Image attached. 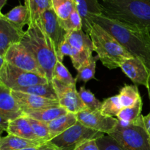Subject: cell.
<instances>
[{
	"mask_svg": "<svg viewBox=\"0 0 150 150\" xmlns=\"http://www.w3.org/2000/svg\"><path fill=\"white\" fill-rule=\"evenodd\" d=\"M120 68L135 84L147 86L150 72L141 60L134 57L127 59L123 62Z\"/></svg>",
	"mask_w": 150,
	"mask_h": 150,
	"instance_id": "obj_16",
	"label": "cell"
},
{
	"mask_svg": "<svg viewBox=\"0 0 150 150\" xmlns=\"http://www.w3.org/2000/svg\"><path fill=\"white\" fill-rule=\"evenodd\" d=\"M41 21L44 26L45 32L54 42L57 54L62 43L65 40L67 32L60 26L59 18L53 9L46 10L41 16Z\"/></svg>",
	"mask_w": 150,
	"mask_h": 150,
	"instance_id": "obj_15",
	"label": "cell"
},
{
	"mask_svg": "<svg viewBox=\"0 0 150 150\" xmlns=\"http://www.w3.org/2000/svg\"><path fill=\"white\" fill-rule=\"evenodd\" d=\"M61 83H64L65 85L71 86V85H76V79L72 76L70 72L67 69V67L62 64V62L57 61V64L55 66L54 72V78Z\"/></svg>",
	"mask_w": 150,
	"mask_h": 150,
	"instance_id": "obj_31",
	"label": "cell"
},
{
	"mask_svg": "<svg viewBox=\"0 0 150 150\" xmlns=\"http://www.w3.org/2000/svg\"><path fill=\"white\" fill-rule=\"evenodd\" d=\"M24 4L29 11V23L41 18L46 10L52 9L51 0H24Z\"/></svg>",
	"mask_w": 150,
	"mask_h": 150,
	"instance_id": "obj_23",
	"label": "cell"
},
{
	"mask_svg": "<svg viewBox=\"0 0 150 150\" xmlns=\"http://www.w3.org/2000/svg\"><path fill=\"white\" fill-rule=\"evenodd\" d=\"M149 143H150V138H149Z\"/></svg>",
	"mask_w": 150,
	"mask_h": 150,
	"instance_id": "obj_42",
	"label": "cell"
},
{
	"mask_svg": "<svg viewBox=\"0 0 150 150\" xmlns=\"http://www.w3.org/2000/svg\"><path fill=\"white\" fill-rule=\"evenodd\" d=\"M65 39L73 47L71 61L76 70L92 57L94 51L93 42L90 36L83 29L67 32Z\"/></svg>",
	"mask_w": 150,
	"mask_h": 150,
	"instance_id": "obj_8",
	"label": "cell"
},
{
	"mask_svg": "<svg viewBox=\"0 0 150 150\" xmlns=\"http://www.w3.org/2000/svg\"><path fill=\"white\" fill-rule=\"evenodd\" d=\"M142 106H143V103L141 97L133 106L123 108L117 115V119L119 120L130 122L132 123L134 122L142 115Z\"/></svg>",
	"mask_w": 150,
	"mask_h": 150,
	"instance_id": "obj_28",
	"label": "cell"
},
{
	"mask_svg": "<svg viewBox=\"0 0 150 150\" xmlns=\"http://www.w3.org/2000/svg\"><path fill=\"white\" fill-rule=\"evenodd\" d=\"M5 61L25 71L45 77V74L34 56L21 42L13 45L4 55Z\"/></svg>",
	"mask_w": 150,
	"mask_h": 150,
	"instance_id": "obj_9",
	"label": "cell"
},
{
	"mask_svg": "<svg viewBox=\"0 0 150 150\" xmlns=\"http://www.w3.org/2000/svg\"><path fill=\"white\" fill-rule=\"evenodd\" d=\"M15 91H18V92H25V93L31 94V95L48 98V99L58 100V97H57L55 89L53 86L52 83L34 85V86H28V87L20 88Z\"/></svg>",
	"mask_w": 150,
	"mask_h": 150,
	"instance_id": "obj_24",
	"label": "cell"
},
{
	"mask_svg": "<svg viewBox=\"0 0 150 150\" xmlns=\"http://www.w3.org/2000/svg\"><path fill=\"white\" fill-rule=\"evenodd\" d=\"M144 124L145 130L150 137V112L147 115L144 117Z\"/></svg>",
	"mask_w": 150,
	"mask_h": 150,
	"instance_id": "obj_39",
	"label": "cell"
},
{
	"mask_svg": "<svg viewBox=\"0 0 150 150\" xmlns=\"http://www.w3.org/2000/svg\"><path fill=\"white\" fill-rule=\"evenodd\" d=\"M24 33L25 31L12 24L0 13V56L4 57L10 46L21 42Z\"/></svg>",
	"mask_w": 150,
	"mask_h": 150,
	"instance_id": "obj_13",
	"label": "cell"
},
{
	"mask_svg": "<svg viewBox=\"0 0 150 150\" xmlns=\"http://www.w3.org/2000/svg\"><path fill=\"white\" fill-rule=\"evenodd\" d=\"M9 124H10V121L5 120L3 117H0V129H1V133L2 131L7 132L9 127Z\"/></svg>",
	"mask_w": 150,
	"mask_h": 150,
	"instance_id": "obj_38",
	"label": "cell"
},
{
	"mask_svg": "<svg viewBox=\"0 0 150 150\" xmlns=\"http://www.w3.org/2000/svg\"><path fill=\"white\" fill-rule=\"evenodd\" d=\"M7 0H0V10H1L3 8V7L5 5L6 3H7Z\"/></svg>",
	"mask_w": 150,
	"mask_h": 150,
	"instance_id": "obj_40",
	"label": "cell"
},
{
	"mask_svg": "<svg viewBox=\"0 0 150 150\" xmlns=\"http://www.w3.org/2000/svg\"><path fill=\"white\" fill-rule=\"evenodd\" d=\"M12 94L24 114L42 108L60 106L59 100H56L48 99L15 90H12Z\"/></svg>",
	"mask_w": 150,
	"mask_h": 150,
	"instance_id": "obj_12",
	"label": "cell"
},
{
	"mask_svg": "<svg viewBox=\"0 0 150 150\" xmlns=\"http://www.w3.org/2000/svg\"><path fill=\"white\" fill-rule=\"evenodd\" d=\"M122 108L133 106L141 98L137 85H125L118 95Z\"/></svg>",
	"mask_w": 150,
	"mask_h": 150,
	"instance_id": "obj_25",
	"label": "cell"
},
{
	"mask_svg": "<svg viewBox=\"0 0 150 150\" xmlns=\"http://www.w3.org/2000/svg\"><path fill=\"white\" fill-rule=\"evenodd\" d=\"M89 35L93 42L94 51L102 64L110 70L120 67L125 60L133 57L111 34L97 23H94Z\"/></svg>",
	"mask_w": 150,
	"mask_h": 150,
	"instance_id": "obj_4",
	"label": "cell"
},
{
	"mask_svg": "<svg viewBox=\"0 0 150 150\" xmlns=\"http://www.w3.org/2000/svg\"><path fill=\"white\" fill-rule=\"evenodd\" d=\"M4 16L9 22L20 29H23V26L29 23V11L25 4L16 6Z\"/></svg>",
	"mask_w": 150,
	"mask_h": 150,
	"instance_id": "obj_22",
	"label": "cell"
},
{
	"mask_svg": "<svg viewBox=\"0 0 150 150\" xmlns=\"http://www.w3.org/2000/svg\"><path fill=\"white\" fill-rule=\"evenodd\" d=\"M102 13L150 32V0H99Z\"/></svg>",
	"mask_w": 150,
	"mask_h": 150,
	"instance_id": "obj_3",
	"label": "cell"
},
{
	"mask_svg": "<svg viewBox=\"0 0 150 150\" xmlns=\"http://www.w3.org/2000/svg\"><path fill=\"white\" fill-rule=\"evenodd\" d=\"M104 133L92 130L81 124L79 121L50 142L62 150H73L76 145L89 139L102 137Z\"/></svg>",
	"mask_w": 150,
	"mask_h": 150,
	"instance_id": "obj_7",
	"label": "cell"
},
{
	"mask_svg": "<svg viewBox=\"0 0 150 150\" xmlns=\"http://www.w3.org/2000/svg\"><path fill=\"white\" fill-rule=\"evenodd\" d=\"M100 150H124L110 136H103L97 139Z\"/></svg>",
	"mask_w": 150,
	"mask_h": 150,
	"instance_id": "obj_34",
	"label": "cell"
},
{
	"mask_svg": "<svg viewBox=\"0 0 150 150\" xmlns=\"http://www.w3.org/2000/svg\"><path fill=\"white\" fill-rule=\"evenodd\" d=\"M45 142L29 140L14 135L8 134L0 139V150H21L39 146Z\"/></svg>",
	"mask_w": 150,
	"mask_h": 150,
	"instance_id": "obj_19",
	"label": "cell"
},
{
	"mask_svg": "<svg viewBox=\"0 0 150 150\" xmlns=\"http://www.w3.org/2000/svg\"><path fill=\"white\" fill-rule=\"evenodd\" d=\"M52 9L60 20H65L76 9V0H51Z\"/></svg>",
	"mask_w": 150,
	"mask_h": 150,
	"instance_id": "obj_26",
	"label": "cell"
},
{
	"mask_svg": "<svg viewBox=\"0 0 150 150\" xmlns=\"http://www.w3.org/2000/svg\"><path fill=\"white\" fill-rule=\"evenodd\" d=\"M108 136L124 150H150L149 136L144 127L132 125L127 127L117 126Z\"/></svg>",
	"mask_w": 150,
	"mask_h": 150,
	"instance_id": "obj_6",
	"label": "cell"
},
{
	"mask_svg": "<svg viewBox=\"0 0 150 150\" xmlns=\"http://www.w3.org/2000/svg\"><path fill=\"white\" fill-rule=\"evenodd\" d=\"M23 116L11 89L0 82V117L11 122Z\"/></svg>",
	"mask_w": 150,
	"mask_h": 150,
	"instance_id": "obj_14",
	"label": "cell"
},
{
	"mask_svg": "<svg viewBox=\"0 0 150 150\" xmlns=\"http://www.w3.org/2000/svg\"><path fill=\"white\" fill-rule=\"evenodd\" d=\"M76 8L82 19L83 30L89 35L94 23L91 20L92 16L102 13L99 0H76Z\"/></svg>",
	"mask_w": 150,
	"mask_h": 150,
	"instance_id": "obj_17",
	"label": "cell"
},
{
	"mask_svg": "<svg viewBox=\"0 0 150 150\" xmlns=\"http://www.w3.org/2000/svg\"><path fill=\"white\" fill-rule=\"evenodd\" d=\"M59 22L62 27L63 28L66 32H73V31H79L83 29L82 24V19L80 14L78 12L77 8L72 13V14L65 20H60Z\"/></svg>",
	"mask_w": 150,
	"mask_h": 150,
	"instance_id": "obj_30",
	"label": "cell"
},
{
	"mask_svg": "<svg viewBox=\"0 0 150 150\" xmlns=\"http://www.w3.org/2000/svg\"><path fill=\"white\" fill-rule=\"evenodd\" d=\"M78 122L76 114L68 113L48 123L51 139H53L74 125Z\"/></svg>",
	"mask_w": 150,
	"mask_h": 150,
	"instance_id": "obj_20",
	"label": "cell"
},
{
	"mask_svg": "<svg viewBox=\"0 0 150 150\" xmlns=\"http://www.w3.org/2000/svg\"><path fill=\"white\" fill-rule=\"evenodd\" d=\"M73 150H100V149L97 143V139H93L79 144Z\"/></svg>",
	"mask_w": 150,
	"mask_h": 150,
	"instance_id": "obj_36",
	"label": "cell"
},
{
	"mask_svg": "<svg viewBox=\"0 0 150 150\" xmlns=\"http://www.w3.org/2000/svg\"><path fill=\"white\" fill-rule=\"evenodd\" d=\"M79 95L88 109L91 111L100 110L102 102L98 100L90 90L86 89L83 86H81L79 91Z\"/></svg>",
	"mask_w": 150,
	"mask_h": 150,
	"instance_id": "obj_32",
	"label": "cell"
},
{
	"mask_svg": "<svg viewBox=\"0 0 150 150\" xmlns=\"http://www.w3.org/2000/svg\"><path fill=\"white\" fill-rule=\"evenodd\" d=\"M0 82L11 90L49 83L46 78L18 68L6 61L0 67Z\"/></svg>",
	"mask_w": 150,
	"mask_h": 150,
	"instance_id": "obj_5",
	"label": "cell"
},
{
	"mask_svg": "<svg viewBox=\"0 0 150 150\" xmlns=\"http://www.w3.org/2000/svg\"><path fill=\"white\" fill-rule=\"evenodd\" d=\"M91 20L111 34L134 58L141 60L150 72V32L130 26L103 14L92 16Z\"/></svg>",
	"mask_w": 150,
	"mask_h": 150,
	"instance_id": "obj_1",
	"label": "cell"
},
{
	"mask_svg": "<svg viewBox=\"0 0 150 150\" xmlns=\"http://www.w3.org/2000/svg\"><path fill=\"white\" fill-rule=\"evenodd\" d=\"M7 133L8 134L14 135V136L29 139V140L42 141L34 133L32 126L29 122L28 121L26 116L19 117L13 121L10 122Z\"/></svg>",
	"mask_w": 150,
	"mask_h": 150,
	"instance_id": "obj_18",
	"label": "cell"
},
{
	"mask_svg": "<svg viewBox=\"0 0 150 150\" xmlns=\"http://www.w3.org/2000/svg\"><path fill=\"white\" fill-rule=\"evenodd\" d=\"M72 54H73V47L69 43L68 41L65 39L64 42L62 43L58 54H57L58 61L62 62L63 58H64V56H69V57H71Z\"/></svg>",
	"mask_w": 150,
	"mask_h": 150,
	"instance_id": "obj_35",
	"label": "cell"
},
{
	"mask_svg": "<svg viewBox=\"0 0 150 150\" xmlns=\"http://www.w3.org/2000/svg\"><path fill=\"white\" fill-rule=\"evenodd\" d=\"M52 84L56 91L60 106L65 108L68 113L76 114L88 109L80 98L76 85H65L53 79Z\"/></svg>",
	"mask_w": 150,
	"mask_h": 150,
	"instance_id": "obj_11",
	"label": "cell"
},
{
	"mask_svg": "<svg viewBox=\"0 0 150 150\" xmlns=\"http://www.w3.org/2000/svg\"><path fill=\"white\" fill-rule=\"evenodd\" d=\"M76 116L78 121L83 125L108 135L115 130L119 121L117 118L104 115L100 110L91 111L86 109L78 113Z\"/></svg>",
	"mask_w": 150,
	"mask_h": 150,
	"instance_id": "obj_10",
	"label": "cell"
},
{
	"mask_svg": "<svg viewBox=\"0 0 150 150\" xmlns=\"http://www.w3.org/2000/svg\"><path fill=\"white\" fill-rule=\"evenodd\" d=\"M98 59H100L98 55L92 57L86 62L82 64L79 70H77L78 74L76 79V81L86 83L91 79H94L96 70V63Z\"/></svg>",
	"mask_w": 150,
	"mask_h": 150,
	"instance_id": "obj_27",
	"label": "cell"
},
{
	"mask_svg": "<svg viewBox=\"0 0 150 150\" xmlns=\"http://www.w3.org/2000/svg\"><path fill=\"white\" fill-rule=\"evenodd\" d=\"M148 89V92H149V100H150V75L149 76V79H148V83L147 86H146Z\"/></svg>",
	"mask_w": 150,
	"mask_h": 150,
	"instance_id": "obj_41",
	"label": "cell"
},
{
	"mask_svg": "<svg viewBox=\"0 0 150 150\" xmlns=\"http://www.w3.org/2000/svg\"><path fill=\"white\" fill-rule=\"evenodd\" d=\"M21 42L34 56L45 73L48 82L52 83L58 59L54 42L45 32L41 18L28 24Z\"/></svg>",
	"mask_w": 150,
	"mask_h": 150,
	"instance_id": "obj_2",
	"label": "cell"
},
{
	"mask_svg": "<svg viewBox=\"0 0 150 150\" xmlns=\"http://www.w3.org/2000/svg\"><path fill=\"white\" fill-rule=\"evenodd\" d=\"M122 108L119 96L115 95L104 100L103 102H102L100 111L104 115L114 117H117Z\"/></svg>",
	"mask_w": 150,
	"mask_h": 150,
	"instance_id": "obj_29",
	"label": "cell"
},
{
	"mask_svg": "<svg viewBox=\"0 0 150 150\" xmlns=\"http://www.w3.org/2000/svg\"><path fill=\"white\" fill-rule=\"evenodd\" d=\"M21 150H62L58 146H56L51 142H47L45 143L42 144L37 146H33V147L26 148V149H21Z\"/></svg>",
	"mask_w": 150,
	"mask_h": 150,
	"instance_id": "obj_37",
	"label": "cell"
},
{
	"mask_svg": "<svg viewBox=\"0 0 150 150\" xmlns=\"http://www.w3.org/2000/svg\"><path fill=\"white\" fill-rule=\"evenodd\" d=\"M67 114H68V111L65 108L62 106H57L31 111L25 114V116L43 122L48 123Z\"/></svg>",
	"mask_w": 150,
	"mask_h": 150,
	"instance_id": "obj_21",
	"label": "cell"
},
{
	"mask_svg": "<svg viewBox=\"0 0 150 150\" xmlns=\"http://www.w3.org/2000/svg\"><path fill=\"white\" fill-rule=\"evenodd\" d=\"M26 118L30 123L34 133L40 139L44 141V142H50L51 140L48 123L43 122L39 121V120L28 117H26Z\"/></svg>",
	"mask_w": 150,
	"mask_h": 150,
	"instance_id": "obj_33",
	"label": "cell"
}]
</instances>
